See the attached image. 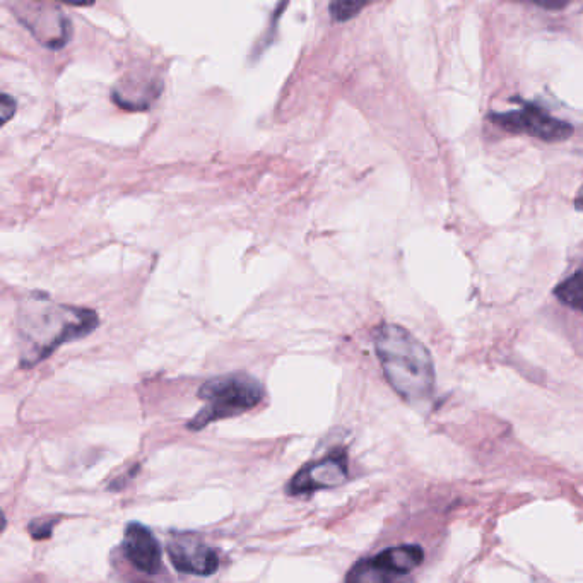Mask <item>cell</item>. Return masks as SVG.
<instances>
[{"mask_svg": "<svg viewBox=\"0 0 583 583\" xmlns=\"http://www.w3.org/2000/svg\"><path fill=\"white\" fill-rule=\"evenodd\" d=\"M493 122L510 134H527L546 142H561L570 139L573 134L572 124L549 115L541 106L522 103L512 112L493 115Z\"/></svg>", "mask_w": 583, "mask_h": 583, "instance_id": "277c9868", "label": "cell"}, {"mask_svg": "<svg viewBox=\"0 0 583 583\" xmlns=\"http://www.w3.org/2000/svg\"><path fill=\"white\" fill-rule=\"evenodd\" d=\"M199 399L204 402L199 413L189 421L190 431H201L221 419L236 418L252 411L264 401V387L247 373H230L202 383Z\"/></svg>", "mask_w": 583, "mask_h": 583, "instance_id": "3957f363", "label": "cell"}, {"mask_svg": "<svg viewBox=\"0 0 583 583\" xmlns=\"http://www.w3.org/2000/svg\"><path fill=\"white\" fill-rule=\"evenodd\" d=\"M556 298L566 307L583 312V269L575 272L554 289Z\"/></svg>", "mask_w": 583, "mask_h": 583, "instance_id": "7c38bea8", "label": "cell"}, {"mask_svg": "<svg viewBox=\"0 0 583 583\" xmlns=\"http://www.w3.org/2000/svg\"><path fill=\"white\" fill-rule=\"evenodd\" d=\"M18 18L24 26L50 48L64 47L69 40L71 23L57 7L48 4H19L16 6Z\"/></svg>", "mask_w": 583, "mask_h": 583, "instance_id": "52a82bcc", "label": "cell"}, {"mask_svg": "<svg viewBox=\"0 0 583 583\" xmlns=\"http://www.w3.org/2000/svg\"><path fill=\"white\" fill-rule=\"evenodd\" d=\"M375 351L392 389L409 404H424L435 392V365L423 342L401 325L375 330Z\"/></svg>", "mask_w": 583, "mask_h": 583, "instance_id": "7a4b0ae2", "label": "cell"}, {"mask_svg": "<svg viewBox=\"0 0 583 583\" xmlns=\"http://www.w3.org/2000/svg\"><path fill=\"white\" fill-rule=\"evenodd\" d=\"M346 583H414V580L409 575L378 565L373 558H366L354 563L346 575Z\"/></svg>", "mask_w": 583, "mask_h": 583, "instance_id": "8fae6325", "label": "cell"}, {"mask_svg": "<svg viewBox=\"0 0 583 583\" xmlns=\"http://www.w3.org/2000/svg\"><path fill=\"white\" fill-rule=\"evenodd\" d=\"M125 560L146 575H156L163 566V549L146 525L130 522L122 542Z\"/></svg>", "mask_w": 583, "mask_h": 583, "instance_id": "ba28073f", "label": "cell"}, {"mask_svg": "<svg viewBox=\"0 0 583 583\" xmlns=\"http://www.w3.org/2000/svg\"><path fill=\"white\" fill-rule=\"evenodd\" d=\"M100 324L98 313L53 301L42 293L24 296L18 310L19 361L23 368L47 360L65 342L86 337Z\"/></svg>", "mask_w": 583, "mask_h": 583, "instance_id": "6da1fadb", "label": "cell"}, {"mask_svg": "<svg viewBox=\"0 0 583 583\" xmlns=\"http://www.w3.org/2000/svg\"><path fill=\"white\" fill-rule=\"evenodd\" d=\"M537 583H548V582H537Z\"/></svg>", "mask_w": 583, "mask_h": 583, "instance_id": "ac0fdd59", "label": "cell"}, {"mask_svg": "<svg viewBox=\"0 0 583 583\" xmlns=\"http://www.w3.org/2000/svg\"><path fill=\"white\" fill-rule=\"evenodd\" d=\"M57 522H59V520H33V522L28 525V530H30L31 537H33V539H36V541H43V539H48V537L52 536L53 527H55Z\"/></svg>", "mask_w": 583, "mask_h": 583, "instance_id": "5bb4252c", "label": "cell"}, {"mask_svg": "<svg viewBox=\"0 0 583 583\" xmlns=\"http://www.w3.org/2000/svg\"><path fill=\"white\" fill-rule=\"evenodd\" d=\"M368 6L366 2H353V0H337V2H332L330 4V16L334 18V21H339V23H344V21H349L353 19L354 16H358L365 7Z\"/></svg>", "mask_w": 583, "mask_h": 583, "instance_id": "4fadbf2b", "label": "cell"}, {"mask_svg": "<svg viewBox=\"0 0 583 583\" xmlns=\"http://www.w3.org/2000/svg\"><path fill=\"white\" fill-rule=\"evenodd\" d=\"M534 6L542 7V9H563L566 7V2H534Z\"/></svg>", "mask_w": 583, "mask_h": 583, "instance_id": "2e32d148", "label": "cell"}, {"mask_svg": "<svg viewBox=\"0 0 583 583\" xmlns=\"http://www.w3.org/2000/svg\"><path fill=\"white\" fill-rule=\"evenodd\" d=\"M348 477V454L344 450H336L325 455L324 459L313 460L301 467L286 484V493L289 496L312 495L322 489L342 486Z\"/></svg>", "mask_w": 583, "mask_h": 583, "instance_id": "5b68a950", "label": "cell"}, {"mask_svg": "<svg viewBox=\"0 0 583 583\" xmlns=\"http://www.w3.org/2000/svg\"><path fill=\"white\" fill-rule=\"evenodd\" d=\"M373 560L392 572L409 575L414 568H418L423 563L424 551L416 544H406V546L383 549L382 553L373 556Z\"/></svg>", "mask_w": 583, "mask_h": 583, "instance_id": "30bf717a", "label": "cell"}, {"mask_svg": "<svg viewBox=\"0 0 583 583\" xmlns=\"http://www.w3.org/2000/svg\"><path fill=\"white\" fill-rule=\"evenodd\" d=\"M161 88L163 86L159 83L158 77L136 72L132 76H125L117 84L113 91V100L127 110H146L158 100Z\"/></svg>", "mask_w": 583, "mask_h": 583, "instance_id": "9c48e42d", "label": "cell"}, {"mask_svg": "<svg viewBox=\"0 0 583 583\" xmlns=\"http://www.w3.org/2000/svg\"><path fill=\"white\" fill-rule=\"evenodd\" d=\"M16 112V100L11 95L4 93L0 98V113H2V124H7L9 118Z\"/></svg>", "mask_w": 583, "mask_h": 583, "instance_id": "9a60e30c", "label": "cell"}, {"mask_svg": "<svg viewBox=\"0 0 583 583\" xmlns=\"http://www.w3.org/2000/svg\"><path fill=\"white\" fill-rule=\"evenodd\" d=\"M575 206H577L578 211H583V187L580 189L577 195V201H575Z\"/></svg>", "mask_w": 583, "mask_h": 583, "instance_id": "e0dca14e", "label": "cell"}, {"mask_svg": "<svg viewBox=\"0 0 583 583\" xmlns=\"http://www.w3.org/2000/svg\"><path fill=\"white\" fill-rule=\"evenodd\" d=\"M175 570L194 577H211L218 572L219 554L194 534H175L166 544Z\"/></svg>", "mask_w": 583, "mask_h": 583, "instance_id": "8992f818", "label": "cell"}]
</instances>
